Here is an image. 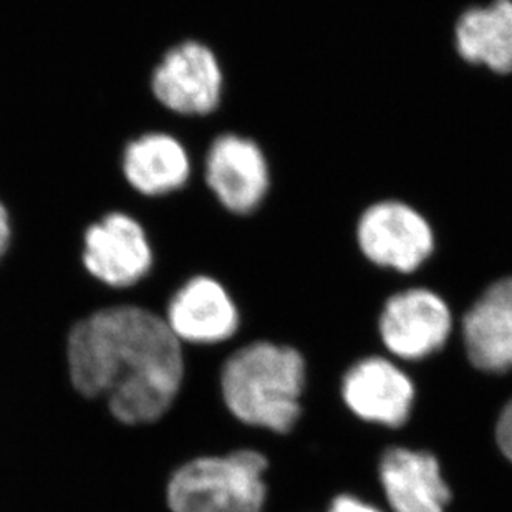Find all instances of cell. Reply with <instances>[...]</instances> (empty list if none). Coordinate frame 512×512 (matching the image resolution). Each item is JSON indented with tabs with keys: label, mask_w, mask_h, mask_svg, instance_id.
Segmentation results:
<instances>
[{
	"label": "cell",
	"mask_w": 512,
	"mask_h": 512,
	"mask_svg": "<svg viewBox=\"0 0 512 512\" xmlns=\"http://www.w3.org/2000/svg\"><path fill=\"white\" fill-rule=\"evenodd\" d=\"M70 377L85 397H105L128 425L158 420L183 382V353L166 320L112 307L82 320L68 339Z\"/></svg>",
	"instance_id": "6da1fadb"
},
{
	"label": "cell",
	"mask_w": 512,
	"mask_h": 512,
	"mask_svg": "<svg viewBox=\"0 0 512 512\" xmlns=\"http://www.w3.org/2000/svg\"><path fill=\"white\" fill-rule=\"evenodd\" d=\"M304 380V358L297 350L252 343L224 365V400L247 425L287 433L299 420Z\"/></svg>",
	"instance_id": "7a4b0ae2"
},
{
	"label": "cell",
	"mask_w": 512,
	"mask_h": 512,
	"mask_svg": "<svg viewBox=\"0 0 512 512\" xmlns=\"http://www.w3.org/2000/svg\"><path fill=\"white\" fill-rule=\"evenodd\" d=\"M267 459L242 450L194 459L174 473L168 488L173 512H261L266 501Z\"/></svg>",
	"instance_id": "3957f363"
},
{
	"label": "cell",
	"mask_w": 512,
	"mask_h": 512,
	"mask_svg": "<svg viewBox=\"0 0 512 512\" xmlns=\"http://www.w3.org/2000/svg\"><path fill=\"white\" fill-rule=\"evenodd\" d=\"M355 241L373 266L411 274L435 254L436 232L430 219L408 201L378 199L358 216Z\"/></svg>",
	"instance_id": "277c9868"
},
{
	"label": "cell",
	"mask_w": 512,
	"mask_h": 512,
	"mask_svg": "<svg viewBox=\"0 0 512 512\" xmlns=\"http://www.w3.org/2000/svg\"><path fill=\"white\" fill-rule=\"evenodd\" d=\"M206 183L229 213L247 216L266 201L271 189V166L257 141L228 133L209 148Z\"/></svg>",
	"instance_id": "5b68a950"
},
{
	"label": "cell",
	"mask_w": 512,
	"mask_h": 512,
	"mask_svg": "<svg viewBox=\"0 0 512 512\" xmlns=\"http://www.w3.org/2000/svg\"><path fill=\"white\" fill-rule=\"evenodd\" d=\"M223 68L213 50L199 42L171 49L153 75V92L181 115L213 113L223 98Z\"/></svg>",
	"instance_id": "8992f818"
},
{
	"label": "cell",
	"mask_w": 512,
	"mask_h": 512,
	"mask_svg": "<svg viewBox=\"0 0 512 512\" xmlns=\"http://www.w3.org/2000/svg\"><path fill=\"white\" fill-rule=\"evenodd\" d=\"M450 307L430 289L401 290L385 302L380 315V334L390 352L416 360L440 350L450 337Z\"/></svg>",
	"instance_id": "52a82bcc"
},
{
	"label": "cell",
	"mask_w": 512,
	"mask_h": 512,
	"mask_svg": "<svg viewBox=\"0 0 512 512\" xmlns=\"http://www.w3.org/2000/svg\"><path fill=\"white\" fill-rule=\"evenodd\" d=\"M83 264L98 281L130 287L148 274L153 254L145 231L126 214H108L85 234Z\"/></svg>",
	"instance_id": "ba28073f"
},
{
	"label": "cell",
	"mask_w": 512,
	"mask_h": 512,
	"mask_svg": "<svg viewBox=\"0 0 512 512\" xmlns=\"http://www.w3.org/2000/svg\"><path fill=\"white\" fill-rule=\"evenodd\" d=\"M469 360L483 372L512 370V274L494 281L463 320Z\"/></svg>",
	"instance_id": "9c48e42d"
},
{
	"label": "cell",
	"mask_w": 512,
	"mask_h": 512,
	"mask_svg": "<svg viewBox=\"0 0 512 512\" xmlns=\"http://www.w3.org/2000/svg\"><path fill=\"white\" fill-rule=\"evenodd\" d=\"M343 398L363 420L395 428L408 420L415 388L393 363L383 358H367L347 373Z\"/></svg>",
	"instance_id": "30bf717a"
},
{
	"label": "cell",
	"mask_w": 512,
	"mask_h": 512,
	"mask_svg": "<svg viewBox=\"0 0 512 512\" xmlns=\"http://www.w3.org/2000/svg\"><path fill=\"white\" fill-rule=\"evenodd\" d=\"M453 45L461 62L498 78L512 77V0L473 5L453 25Z\"/></svg>",
	"instance_id": "8fae6325"
},
{
	"label": "cell",
	"mask_w": 512,
	"mask_h": 512,
	"mask_svg": "<svg viewBox=\"0 0 512 512\" xmlns=\"http://www.w3.org/2000/svg\"><path fill=\"white\" fill-rule=\"evenodd\" d=\"M178 340L193 343L223 342L239 325L236 304L228 290L211 277H194L174 295L168 320Z\"/></svg>",
	"instance_id": "7c38bea8"
},
{
	"label": "cell",
	"mask_w": 512,
	"mask_h": 512,
	"mask_svg": "<svg viewBox=\"0 0 512 512\" xmlns=\"http://www.w3.org/2000/svg\"><path fill=\"white\" fill-rule=\"evenodd\" d=\"M388 503L395 512H445L451 494L435 456L392 448L380 464Z\"/></svg>",
	"instance_id": "4fadbf2b"
},
{
	"label": "cell",
	"mask_w": 512,
	"mask_h": 512,
	"mask_svg": "<svg viewBox=\"0 0 512 512\" xmlns=\"http://www.w3.org/2000/svg\"><path fill=\"white\" fill-rule=\"evenodd\" d=\"M123 171L140 193L161 196L183 188L191 165L188 153L173 136L150 133L126 146Z\"/></svg>",
	"instance_id": "5bb4252c"
},
{
	"label": "cell",
	"mask_w": 512,
	"mask_h": 512,
	"mask_svg": "<svg viewBox=\"0 0 512 512\" xmlns=\"http://www.w3.org/2000/svg\"><path fill=\"white\" fill-rule=\"evenodd\" d=\"M496 440L504 456L512 461V401L501 413L496 426Z\"/></svg>",
	"instance_id": "9a60e30c"
},
{
	"label": "cell",
	"mask_w": 512,
	"mask_h": 512,
	"mask_svg": "<svg viewBox=\"0 0 512 512\" xmlns=\"http://www.w3.org/2000/svg\"><path fill=\"white\" fill-rule=\"evenodd\" d=\"M330 512H380L373 508L370 504L362 503L358 499L350 498V496H340L335 499Z\"/></svg>",
	"instance_id": "2e32d148"
},
{
	"label": "cell",
	"mask_w": 512,
	"mask_h": 512,
	"mask_svg": "<svg viewBox=\"0 0 512 512\" xmlns=\"http://www.w3.org/2000/svg\"><path fill=\"white\" fill-rule=\"evenodd\" d=\"M10 241V221L9 214L0 203V257L4 256Z\"/></svg>",
	"instance_id": "e0dca14e"
}]
</instances>
